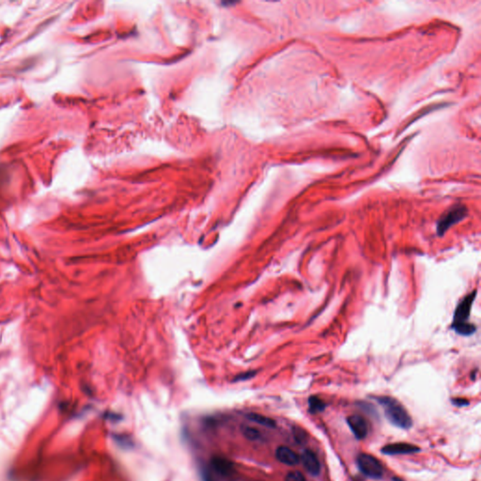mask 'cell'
Here are the masks:
<instances>
[{
  "label": "cell",
  "mask_w": 481,
  "mask_h": 481,
  "mask_svg": "<svg viewBox=\"0 0 481 481\" xmlns=\"http://www.w3.org/2000/svg\"><path fill=\"white\" fill-rule=\"evenodd\" d=\"M375 400L384 408L385 417L396 428L409 430L413 426V420L406 409L396 399L391 396H376Z\"/></svg>",
  "instance_id": "obj_1"
},
{
  "label": "cell",
  "mask_w": 481,
  "mask_h": 481,
  "mask_svg": "<svg viewBox=\"0 0 481 481\" xmlns=\"http://www.w3.org/2000/svg\"><path fill=\"white\" fill-rule=\"evenodd\" d=\"M477 291L474 290L470 295H466L463 300L458 303L454 313L451 328L458 334L470 336L475 332V326L469 323L470 314L473 303L476 297Z\"/></svg>",
  "instance_id": "obj_2"
},
{
  "label": "cell",
  "mask_w": 481,
  "mask_h": 481,
  "mask_svg": "<svg viewBox=\"0 0 481 481\" xmlns=\"http://www.w3.org/2000/svg\"><path fill=\"white\" fill-rule=\"evenodd\" d=\"M357 466L363 475L371 479H380L384 475V468L379 461L373 456L361 453L357 459Z\"/></svg>",
  "instance_id": "obj_3"
},
{
  "label": "cell",
  "mask_w": 481,
  "mask_h": 481,
  "mask_svg": "<svg viewBox=\"0 0 481 481\" xmlns=\"http://www.w3.org/2000/svg\"><path fill=\"white\" fill-rule=\"evenodd\" d=\"M466 215H467L466 207H464L463 205L454 206L447 212L446 215L442 216L440 220L438 221L437 234L439 236H443L451 226L464 220Z\"/></svg>",
  "instance_id": "obj_4"
},
{
  "label": "cell",
  "mask_w": 481,
  "mask_h": 481,
  "mask_svg": "<svg viewBox=\"0 0 481 481\" xmlns=\"http://www.w3.org/2000/svg\"><path fill=\"white\" fill-rule=\"evenodd\" d=\"M347 423L349 425L351 432L358 440H362L368 435V424L361 415L353 414L349 416L347 419Z\"/></svg>",
  "instance_id": "obj_5"
},
{
  "label": "cell",
  "mask_w": 481,
  "mask_h": 481,
  "mask_svg": "<svg viewBox=\"0 0 481 481\" xmlns=\"http://www.w3.org/2000/svg\"><path fill=\"white\" fill-rule=\"evenodd\" d=\"M301 461L302 464L304 465L305 469L309 475L316 476L320 474L321 472V464L319 462L316 454L313 452L310 449H306L304 450L302 455H301Z\"/></svg>",
  "instance_id": "obj_6"
},
{
  "label": "cell",
  "mask_w": 481,
  "mask_h": 481,
  "mask_svg": "<svg viewBox=\"0 0 481 481\" xmlns=\"http://www.w3.org/2000/svg\"><path fill=\"white\" fill-rule=\"evenodd\" d=\"M420 451V448L411 444L406 443H396L390 444L382 448V453L385 455H404L413 454Z\"/></svg>",
  "instance_id": "obj_7"
},
{
  "label": "cell",
  "mask_w": 481,
  "mask_h": 481,
  "mask_svg": "<svg viewBox=\"0 0 481 481\" xmlns=\"http://www.w3.org/2000/svg\"><path fill=\"white\" fill-rule=\"evenodd\" d=\"M276 458H278V462H280L281 464H286L289 466H295L300 462L299 456L295 451H292L289 447H283V446L278 447L277 449Z\"/></svg>",
  "instance_id": "obj_8"
},
{
  "label": "cell",
  "mask_w": 481,
  "mask_h": 481,
  "mask_svg": "<svg viewBox=\"0 0 481 481\" xmlns=\"http://www.w3.org/2000/svg\"><path fill=\"white\" fill-rule=\"evenodd\" d=\"M211 464L215 472L223 476H228L234 472V464L226 458L215 457L212 458Z\"/></svg>",
  "instance_id": "obj_9"
},
{
  "label": "cell",
  "mask_w": 481,
  "mask_h": 481,
  "mask_svg": "<svg viewBox=\"0 0 481 481\" xmlns=\"http://www.w3.org/2000/svg\"><path fill=\"white\" fill-rule=\"evenodd\" d=\"M245 417L248 419L251 422H254L257 424L261 425L263 427H266L269 429H275L277 427V423L274 419H270L265 415H262L260 413H249L245 415Z\"/></svg>",
  "instance_id": "obj_10"
},
{
  "label": "cell",
  "mask_w": 481,
  "mask_h": 481,
  "mask_svg": "<svg viewBox=\"0 0 481 481\" xmlns=\"http://www.w3.org/2000/svg\"><path fill=\"white\" fill-rule=\"evenodd\" d=\"M308 405H309L308 411L312 414L322 413L325 410V407H326V405H325V403L323 402V401H322L319 396H312L308 399Z\"/></svg>",
  "instance_id": "obj_11"
},
{
  "label": "cell",
  "mask_w": 481,
  "mask_h": 481,
  "mask_svg": "<svg viewBox=\"0 0 481 481\" xmlns=\"http://www.w3.org/2000/svg\"><path fill=\"white\" fill-rule=\"evenodd\" d=\"M241 431L243 435L248 439L249 441H259L261 438V433L260 430H257L255 428H252L247 425H243L241 427Z\"/></svg>",
  "instance_id": "obj_12"
},
{
  "label": "cell",
  "mask_w": 481,
  "mask_h": 481,
  "mask_svg": "<svg viewBox=\"0 0 481 481\" xmlns=\"http://www.w3.org/2000/svg\"><path fill=\"white\" fill-rule=\"evenodd\" d=\"M292 432H294V435H295V439L296 440V442L298 444H304L307 441V434H306V431L301 429V428H295L292 430Z\"/></svg>",
  "instance_id": "obj_13"
},
{
  "label": "cell",
  "mask_w": 481,
  "mask_h": 481,
  "mask_svg": "<svg viewBox=\"0 0 481 481\" xmlns=\"http://www.w3.org/2000/svg\"><path fill=\"white\" fill-rule=\"evenodd\" d=\"M285 481H306V477L299 471L289 472L285 477Z\"/></svg>",
  "instance_id": "obj_14"
},
{
  "label": "cell",
  "mask_w": 481,
  "mask_h": 481,
  "mask_svg": "<svg viewBox=\"0 0 481 481\" xmlns=\"http://www.w3.org/2000/svg\"><path fill=\"white\" fill-rule=\"evenodd\" d=\"M452 403L455 405V406H458V407H464V406H466L469 404V402L464 400V399H455L453 400Z\"/></svg>",
  "instance_id": "obj_15"
},
{
  "label": "cell",
  "mask_w": 481,
  "mask_h": 481,
  "mask_svg": "<svg viewBox=\"0 0 481 481\" xmlns=\"http://www.w3.org/2000/svg\"><path fill=\"white\" fill-rule=\"evenodd\" d=\"M393 481H403V480H402V479H401V478H399V477H393Z\"/></svg>",
  "instance_id": "obj_16"
}]
</instances>
